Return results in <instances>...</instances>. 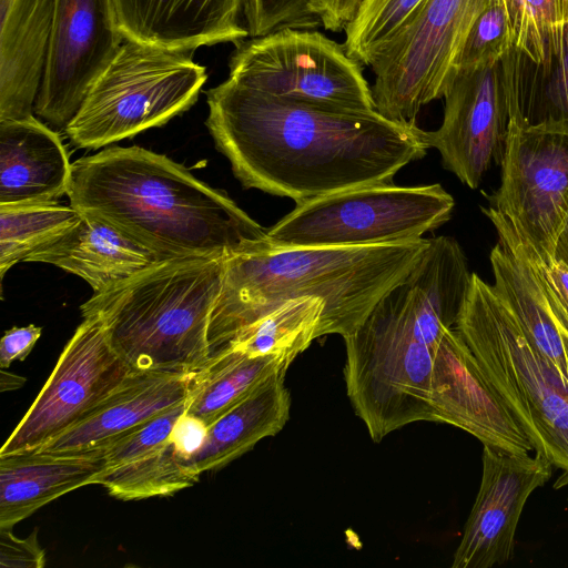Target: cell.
I'll use <instances>...</instances> for the list:
<instances>
[{
  "label": "cell",
  "instance_id": "1",
  "mask_svg": "<svg viewBox=\"0 0 568 568\" xmlns=\"http://www.w3.org/2000/svg\"><path fill=\"white\" fill-rule=\"evenodd\" d=\"M205 122L246 189L296 204L336 192L390 184L428 145L416 123L376 110L328 109L278 98L230 78L206 92Z\"/></svg>",
  "mask_w": 568,
  "mask_h": 568
},
{
  "label": "cell",
  "instance_id": "2",
  "mask_svg": "<svg viewBox=\"0 0 568 568\" xmlns=\"http://www.w3.org/2000/svg\"><path fill=\"white\" fill-rule=\"evenodd\" d=\"M67 195L80 213L165 258H224L267 239V230L224 192L140 146L108 148L74 161Z\"/></svg>",
  "mask_w": 568,
  "mask_h": 568
},
{
  "label": "cell",
  "instance_id": "3",
  "mask_svg": "<svg viewBox=\"0 0 568 568\" xmlns=\"http://www.w3.org/2000/svg\"><path fill=\"white\" fill-rule=\"evenodd\" d=\"M429 239L354 246L291 247L268 239L224 257L207 327L210 356L283 303L320 298L318 337L352 334L416 266Z\"/></svg>",
  "mask_w": 568,
  "mask_h": 568
},
{
  "label": "cell",
  "instance_id": "4",
  "mask_svg": "<svg viewBox=\"0 0 568 568\" xmlns=\"http://www.w3.org/2000/svg\"><path fill=\"white\" fill-rule=\"evenodd\" d=\"M343 338L346 393L375 443L416 422L450 425L454 393L471 357L456 327L429 332L384 295Z\"/></svg>",
  "mask_w": 568,
  "mask_h": 568
},
{
  "label": "cell",
  "instance_id": "5",
  "mask_svg": "<svg viewBox=\"0 0 568 568\" xmlns=\"http://www.w3.org/2000/svg\"><path fill=\"white\" fill-rule=\"evenodd\" d=\"M222 257L161 261L81 305L101 321L131 371L189 374L210 357L207 327L219 296Z\"/></svg>",
  "mask_w": 568,
  "mask_h": 568
},
{
  "label": "cell",
  "instance_id": "6",
  "mask_svg": "<svg viewBox=\"0 0 568 568\" xmlns=\"http://www.w3.org/2000/svg\"><path fill=\"white\" fill-rule=\"evenodd\" d=\"M456 329L487 388L568 483V382L526 335L493 284L476 273Z\"/></svg>",
  "mask_w": 568,
  "mask_h": 568
},
{
  "label": "cell",
  "instance_id": "7",
  "mask_svg": "<svg viewBox=\"0 0 568 568\" xmlns=\"http://www.w3.org/2000/svg\"><path fill=\"white\" fill-rule=\"evenodd\" d=\"M191 52L124 38L65 125L68 138L79 148L99 149L189 110L207 78Z\"/></svg>",
  "mask_w": 568,
  "mask_h": 568
},
{
  "label": "cell",
  "instance_id": "8",
  "mask_svg": "<svg viewBox=\"0 0 568 568\" xmlns=\"http://www.w3.org/2000/svg\"><path fill=\"white\" fill-rule=\"evenodd\" d=\"M455 206L438 183L374 184L315 197L267 230L277 246H354L423 237L445 224Z\"/></svg>",
  "mask_w": 568,
  "mask_h": 568
},
{
  "label": "cell",
  "instance_id": "9",
  "mask_svg": "<svg viewBox=\"0 0 568 568\" xmlns=\"http://www.w3.org/2000/svg\"><path fill=\"white\" fill-rule=\"evenodd\" d=\"M487 1L426 0L371 61L376 111L395 122L416 123L424 105L444 98Z\"/></svg>",
  "mask_w": 568,
  "mask_h": 568
},
{
  "label": "cell",
  "instance_id": "10",
  "mask_svg": "<svg viewBox=\"0 0 568 568\" xmlns=\"http://www.w3.org/2000/svg\"><path fill=\"white\" fill-rule=\"evenodd\" d=\"M229 68L231 80L278 98L336 110H376L362 64L315 29H281L242 40Z\"/></svg>",
  "mask_w": 568,
  "mask_h": 568
},
{
  "label": "cell",
  "instance_id": "11",
  "mask_svg": "<svg viewBox=\"0 0 568 568\" xmlns=\"http://www.w3.org/2000/svg\"><path fill=\"white\" fill-rule=\"evenodd\" d=\"M500 166V186L489 206L542 257H555L568 214V122L510 120Z\"/></svg>",
  "mask_w": 568,
  "mask_h": 568
},
{
  "label": "cell",
  "instance_id": "12",
  "mask_svg": "<svg viewBox=\"0 0 568 568\" xmlns=\"http://www.w3.org/2000/svg\"><path fill=\"white\" fill-rule=\"evenodd\" d=\"M515 49L504 59L458 71L446 91L444 119L436 131H425L443 166L476 189L491 163L500 165L506 148L513 95L519 85Z\"/></svg>",
  "mask_w": 568,
  "mask_h": 568
},
{
  "label": "cell",
  "instance_id": "13",
  "mask_svg": "<svg viewBox=\"0 0 568 568\" xmlns=\"http://www.w3.org/2000/svg\"><path fill=\"white\" fill-rule=\"evenodd\" d=\"M101 321L83 317L0 456L37 450L87 418L131 373Z\"/></svg>",
  "mask_w": 568,
  "mask_h": 568
},
{
  "label": "cell",
  "instance_id": "14",
  "mask_svg": "<svg viewBox=\"0 0 568 568\" xmlns=\"http://www.w3.org/2000/svg\"><path fill=\"white\" fill-rule=\"evenodd\" d=\"M123 41L113 0H54L34 113L58 128H65Z\"/></svg>",
  "mask_w": 568,
  "mask_h": 568
},
{
  "label": "cell",
  "instance_id": "15",
  "mask_svg": "<svg viewBox=\"0 0 568 568\" xmlns=\"http://www.w3.org/2000/svg\"><path fill=\"white\" fill-rule=\"evenodd\" d=\"M534 453L484 445L479 490L454 554L453 568H490L511 559L524 507L552 474L551 462Z\"/></svg>",
  "mask_w": 568,
  "mask_h": 568
},
{
  "label": "cell",
  "instance_id": "16",
  "mask_svg": "<svg viewBox=\"0 0 568 568\" xmlns=\"http://www.w3.org/2000/svg\"><path fill=\"white\" fill-rule=\"evenodd\" d=\"M184 403L105 443L104 468L95 484L121 500L166 497L199 481L200 474L176 453L171 432Z\"/></svg>",
  "mask_w": 568,
  "mask_h": 568
},
{
  "label": "cell",
  "instance_id": "17",
  "mask_svg": "<svg viewBox=\"0 0 568 568\" xmlns=\"http://www.w3.org/2000/svg\"><path fill=\"white\" fill-rule=\"evenodd\" d=\"M124 38L171 50L235 42L248 37L244 0H113Z\"/></svg>",
  "mask_w": 568,
  "mask_h": 568
},
{
  "label": "cell",
  "instance_id": "18",
  "mask_svg": "<svg viewBox=\"0 0 568 568\" xmlns=\"http://www.w3.org/2000/svg\"><path fill=\"white\" fill-rule=\"evenodd\" d=\"M0 121L33 115L54 0H0Z\"/></svg>",
  "mask_w": 568,
  "mask_h": 568
},
{
  "label": "cell",
  "instance_id": "19",
  "mask_svg": "<svg viewBox=\"0 0 568 568\" xmlns=\"http://www.w3.org/2000/svg\"><path fill=\"white\" fill-rule=\"evenodd\" d=\"M71 165L59 134L34 115L0 121V205L57 201Z\"/></svg>",
  "mask_w": 568,
  "mask_h": 568
},
{
  "label": "cell",
  "instance_id": "20",
  "mask_svg": "<svg viewBox=\"0 0 568 568\" xmlns=\"http://www.w3.org/2000/svg\"><path fill=\"white\" fill-rule=\"evenodd\" d=\"M79 221L57 241L24 262L52 264L104 292L134 274L168 260L112 224L80 213Z\"/></svg>",
  "mask_w": 568,
  "mask_h": 568
},
{
  "label": "cell",
  "instance_id": "21",
  "mask_svg": "<svg viewBox=\"0 0 568 568\" xmlns=\"http://www.w3.org/2000/svg\"><path fill=\"white\" fill-rule=\"evenodd\" d=\"M103 468L102 447L0 456V529H11L48 503L95 484Z\"/></svg>",
  "mask_w": 568,
  "mask_h": 568
},
{
  "label": "cell",
  "instance_id": "22",
  "mask_svg": "<svg viewBox=\"0 0 568 568\" xmlns=\"http://www.w3.org/2000/svg\"><path fill=\"white\" fill-rule=\"evenodd\" d=\"M189 374L132 371L87 418L37 450L67 453L100 447L185 400Z\"/></svg>",
  "mask_w": 568,
  "mask_h": 568
},
{
  "label": "cell",
  "instance_id": "23",
  "mask_svg": "<svg viewBox=\"0 0 568 568\" xmlns=\"http://www.w3.org/2000/svg\"><path fill=\"white\" fill-rule=\"evenodd\" d=\"M280 371L209 425L203 447L186 463L197 474L219 469L277 434L290 417V393Z\"/></svg>",
  "mask_w": 568,
  "mask_h": 568
},
{
  "label": "cell",
  "instance_id": "24",
  "mask_svg": "<svg viewBox=\"0 0 568 568\" xmlns=\"http://www.w3.org/2000/svg\"><path fill=\"white\" fill-rule=\"evenodd\" d=\"M291 363L286 357L248 356L224 347L189 373L185 412L209 426L270 376L287 371Z\"/></svg>",
  "mask_w": 568,
  "mask_h": 568
},
{
  "label": "cell",
  "instance_id": "25",
  "mask_svg": "<svg viewBox=\"0 0 568 568\" xmlns=\"http://www.w3.org/2000/svg\"><path fill=\"white\" fill-rule=\"evenodd\" d=\"M493 286L537 348L568 382L566 341L528 264L498 242L491 250Z\"/></svg>",
  "mask_w": 568,
  "mask_h": 568
},
{
  "label": "cell",
  "instance_id": "26",
  "mask_svg": "<svg viewBox=\"0 0 568 568\" xmlns=\"http://www.w3.org/2000/svg\"><path fill=\"white\" fill-rule=\"evenodd\" d=\"M323 310L320 298L287 301L240 329L224 347L248 356H280L293 362L318 338Z\"/></svg>",
  "mask_w": 568,
  "mask_h": 568
},
{
  "label": "cell",
  "instance_id": "27",
  "mask_svg": "<svg viewBox=\"0 0 568 568\" xmlns=\"http://www.w3.org/2000/svg\"><path fill=\"white\" fill-rule=\"evenodd\" d=\"M81 214L58 201L0 205V276L70 230Z\"/></svg>",
  "mask_w": 568,
  "mask_h": 568
},
{
  "label": "cell",
  "instance_id": "28",
  "mask_svg": "<svg viewBox=\"0 0 568 568\" xmlns=\"http://www.w3.org/2000/svg\"><path fill=\"white\" fill-rule=\"evenodd\" d=\"M509 16L514 48L547 71L557 57L568 0H504Z\"/></svg>",
  "mask_w": 568,
  "mask_h": 568
},
{
  "label": "cell",
  "instance_id": "29",
  "mask_svg": "<svg viewBox=\"0 0 568 568\" xmlns=\"http://www.w3.org/2000/svg\"><path fill=\"white\" fill-rule=\"evenodd\" d=\"M426 0H365L347 26L343 47L362 65L369 67L377 50L389 41Z\"/></svg>",
  "mask_w": 568,
  "mask_h": 568
},
{
  "label": "cell",
  "instance_id": "30",
  "mask_svg": "<svg viewBox=\"0 0 568 568\" xmlns=\"http://www.w3.org/2000/svg\"><path fill=\"white\" fill-rule=\"evenodd\" d=\"M483 211L494 224L498 233V242L519 255L528 264L548 302L561 335L568 338V265L555 257H542L493 207L488 206Z\"/></svg>",
  "mask_w": 568,
  "mask_h": 568
},
{
  "label": "cell",
  "instance_id": "31",
  "mask_svg": "<svg viewBox=\"0 0 568 568\" xmlns=\"http://www.w3.org/2000/svg\"><path fill=\"white\" fill-rule=\"evenodd\" d=\"M542 77L539 89L519 93L517 113L511 119L516 123L568 122V18L564 20L559 52Z\"/></svg>",
  "mask_w": 568,
  "mask_h": 568
},
{
  "label": "cell",
  "instance_id": "32",
  "mask_svg": "<svg viewBox=\"0 0 568 568\" xmlns=\"http://www.w3.org/2000/svg\"><path fill=\"white\" fill-rule=\"evenodd\" d=\"M514 49L513 29L504 0H488L465 40L458 71L495 63Z\"/></svg>",
  "mask_w": 568,
  "mask_h": 568
},
{
  "label": "cell",
  "instance_id": "33",
  "mask_svg": "<svg viewBox=\"0 0 568 568\" xmlns=\"http://www.w3.org/2000/svg\"><path fill=\"white\" fill-rule=\"evenodd\" d=\"M311 0H244L243 18L250 38L281 29H315L320 19L312 12Z\"/></svg>",
  "mask_w": 568,
  "mask_h": 568
},
{
  "label": "cell",
  "instance_id": "34",
  "mask_svg": "<svg viewBox=\"0 0 568 568\" xmlns=\"http://www.w3.org/2000/svg\"><path fill=\"white\" fill-rule=\"evenodd\" d=\"M1 567L41 568L45 564L44 551L39 546L37 530L28 538H17L11 529H0Z\"/></svg>",
  "mask_w": 568,
  "mask_h": 568
},
{
  "label": "cell",
  "instance_id": "35",
  "mask_svg": "<svg viewBox=\"0 0 568 568\" xmlns=\"http://www.w3.org/2000/svg\"><path fill=\"white\" fill-rule=\"evenodd\" d=\"M209 426L200 418L185 410L178 417L172 432L171 440L178 455L187 462L203 447Z\"/></svg>",
  "mask_w": 568,
  "mask_h": 568
},
{
  "label": "cell",
  "instance_id": "36",
  "mask_svg": "<svg viewBox=\"0 0 568 568\" xmlns=\"http://www.w3.org/2000/svg\"><path fill=\"white\" fill-rule=\"evenodd\" d=\"M365 0H311L312 12L328 31L339 32L355 19Z\"/></svg>",
  "mask_w": 568,
  "mask_h": 568
},
{
  "label": "cell",
  "instance_id": "37",
  "mask_svg": "<svg viewBox=\"0 0 568 568\" xmlns=\"http://www.w3.org/2000/svg\"><path fill=\"white\" fill-rule=\"evenodd\" d=\"M42 328L33 324L8 329L0 342V366L7 368L13 361H23L41 336Z\"/></svg>",
  "mask_w": 568,
  "mask_h": 568
},
{
  "label": "cell",
  "instance_id": "38",
  "mask_svg": "<svg viewBox=\"0 0 568 568\" xmlns=\"http://www.w3.org/2000/svg\"><path fill=\"white\" fill-rule=\"evenodd\" d=\"M555 258L560 260L568 265V214L558 236L555 248Z\"/></svg>",
  "mask_w": 568,
  "mask_h": 568
},
{
  "label": "cell",
  "instance_id": "39",
  "mask_svg": "<svg viewBox=\"0 0 568 568\" xmlns=\"http://www.w3.org/2000/svg\"><path fill=\"white\" fill-rule=\"evenodd\" d=\"M0 388L1 392L14 390L23 386L26 378L23 376L1 371Z\"/></svg>",
  "mask_w": 568,
  "mask_h": 568
},
{
  "label": "cell",
  "instance_id": "40",
  "mask_svg": "<svg viewBox=\"0 0 568 568\" xmlns=\"http://www.w3.org/2000/svg\"><path fill=\"white\" fill-rule=\"evenodd\" d=\"M564 338H565V341H566V348H567V354H568V338H567V337H565V336H564Z\"/></svg>",
  "mask_w": 568,
  "mask_h": 568
}]
</instances>
